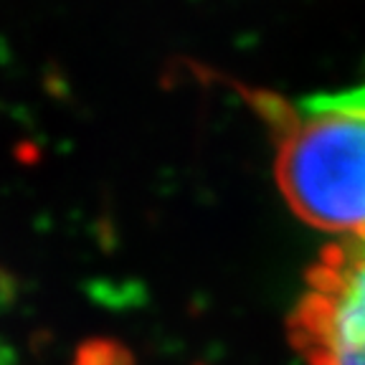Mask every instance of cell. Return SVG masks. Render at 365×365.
I'll use <instances>...</instances> for the list:
<instances>
[{"label":"cell","instance_id":"cell-1","mask_svg":"<svg viewBox=\"0 0 365 365\" xmlns=\"http://www.w3.org/2000/svg\"><path fill=\"white\" fill-rule=\"evenodd\" d=\"M274 137V178L304 223L365 236V84L302 102L267 89L239 91Z\"/></svg>","mask_w":365,"mask_h":365},{"label":"cell","instance_id":"cell-2","mask_svg":"<svg viewBox=\"0 0 365 365\" xmlns=\"http://www.w3.org/2000/svg\"><path fill=\"white\" fill-rule=\"evenodd\" d=\"M287 337L304 365H365V236L332 241L309 264Z\"/></svg>","mask_w":365,"mask_h":365}]
</instances>
